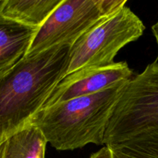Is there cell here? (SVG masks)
Returning <instances> with one entry per match:
<instances>
[{"label":"cell","mask_w":158,"mask_h":158,"mask_svg":"<svg viewBox=\"0 0 158 158\" xmlns=\"http://www.w3.org/2000/svg\"><path fill=\"white\" fill-rule=\"evenodd\" d=\"M9 70H6V71H0V78H1L2 77L3 75H4L5 73H6V72H8Z\"/></svg>","instance_id":"5bb4252c"},{"label":"cell","mask_w":158,"mask_h":158,"mask_svg":"<svg viewBox=\"0 0 158 158\" xmlns=\"http://www.w3.org/2000/svg\"><path fill=\"white\" fill-rule=\"evenodd\" d=\"M158 127V61L133 77L116 103L105 132V145L121 143Z\"/></svg>","instance_id":"3957f363"},{"label":"cell","mask_w":158,"mask_h":158,"mask_svg":"<svg viewBox=\"0 0 158 158\" xmlns=\"http://www.w3.org/2000/svg\"><path fill=\"white\" fill-rule=\"evenodd\" d=\"M71 46L25 56L0 78V142L30 124L66 76Z\"/></svg>","instance_id":"6da1fadb"},{"label":"cell","mask_w":158,"mask_h":158,"mask_svg":"<svg viewBox=\"0 0 158 158\" xmlns=\"http://www.w3.org/2000/svg\"><path fill=\"white\" fill-rule=\"evenodd\" d=\"M144 30L142 20L129 7L123 6L71 46L66 75L114 64L119 51L141 37Z\"/></svg>","instance_id":"277c9868"},{"label":"cell","mask_w":158,"mask_h":158,"mask_svg":"<svg viewBox=\"0 0 158 158\" xmlns=\"http://www.w3.org/2000/svg\"><path fill=\"white\" fill-rule=\"evenodd\" d=\"M47 143L41 131L30 123L5 140L2 158H45Z\"/></svg>","instance_id":"9c48e42d"},{"label":"cell","mask_w":158,"mask_h":158,"mask_svg":"<svg viewBox=\"0 0 158 158\" xmlns=\"http://www.w3.org/2000/svg\"><path fill=\"white\" fill-rule=\"evenodd\" d=\"M127 2L126 0H63L38 29L26 56L59 45L72 46Z\"/></svg>","instance_id":"5b68a950"},{"label":"cell","mask_w":158,"mask_h":158,"mask_svg":"<svg viewBox=\"0 0 158 158\" xmlns=\"http://www.w3.org/2000/svg\"><path fill=\"white\" fill-rule=\"evenodd\" d=\"M4 147H5V140H3V141H2L1 143H0V158H2Z\"/></svg>","instance_id":"4fadbf2b"},{"label":"cell","mask_w":158,"mask_h":158,"mask_svg":"<svg viewBox=\"0 0 158 158\" xmlns=\"http://www.w3.org/2000/svg\"><path fill=\"white\" fill-rule=\"evenodd\" d=\"M128 81L44 108L31 123L57 151H73L89 143L104 145L110 117Z\"/></svg>","instance_id":"7a4b0ae2"},{"label":"cell","mask_w":158,"mask_h":158,"mask_svg":"<svg viewBox=\"0 0 158 158\" xmlns=\"http://www.w3.org/2000/svg\"><path fill=\"white\" fill-rule=\"evenodd\" d=\"M4 1L5 0H0V12H1L2 7V5L3 3H4Z\"/></svg>","instance_id":"9a60e30c"},{"label":"cell","mask_w":158,"mask_h":158,"mask_svg":"<svg viewBox=\"0 0 158 158\" xmlns=\"http://www.w3.org/2000/svg\"><path fill=\"white\" fill-rule=\"evenodd\" d=\"M151 29H152V32L153 34H154V37H155V40H156V42H157V48H158V21L155 23V24L153 25L152 27H151ZM157 60H158V57Z\"/></svg>","instance_id":"7c38bea8"},{"label":"cell","mask_w":158,"mask_h":158,"mask_svg":"<svg viewBox=\"0 0 158 158\" xmlns=\"http://www.w3.org/2000/svg\"><path fill=\"white\" fill-rule=\"evenodd\" d=\"M38 29L0 15V71L9 70L26 55Z\"/></svg>","instance_id":"52a82bcc"},{"label":"cell","mask_w":158,"mask_h":158,"mask_svg":"<svg viewBox=\"0 0 158 158\" xmlns=\"http://www.w3.org/2000/svg\"><path fill=\"white\" fill-rule=\"evenodd\" d=\"M1 142H2V141H1ZM1 142H0V143H1Z\"/></svg>","instance_id":"2e32d148"},{"label":"cell","mask_w":158,"mask_h":158,"mask_svg":"<svg viewBox=\"0 0 158 158\" xmlns=\"http://www.w3.org/2000/svg\"><path fill=\"white\" fill-rule=\"evenodd\" d=\"M133 75V71L126 62H115L107 66L80 69L66 75L58 83L43 109L72 99L97 94L120 82L131 80Z\"/></svg>","instance_id":"8992f818"},{"label":"cell","mask_w":158,"mask_h":158,"mask_svg":"<svg viewBox=\"0 0 158 158\" xmlns=\"http://www.w3.org/2000/svg\"><path fill=\"white\" fill-rule=\"evenodd\" d=\"M63 0H5L0 15L40 29Z\"/></svg>","instance_id":"ba28073f"},{"label":"cell","mask_w":158,"mask_h":158,"mask_svg":"<svg viewBox=\"0 0 158 158\" xmlns=\"http://www.w3.org/2000/svg\"><path fill=\"white\" fill-rule=\"evenodd\" d=\"M89 158H113V155L109 147L105 146L100 151L93 154Z\"/></svg>","instance_id":"8fae6325"},{"label":"cell","mask_w":158,"mask_h":158,"mask_svg":"<svg viewBox=\"0 0 158 158\" xmlns=\"http://www.w3.org/2000/svg\"><path fill=\"white\" fill-rule=\"evenodd\" d=\"M109 147L113 158H158V127Z\"/></svg>","instance_id":"30bf717a"}]
</instances>
